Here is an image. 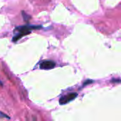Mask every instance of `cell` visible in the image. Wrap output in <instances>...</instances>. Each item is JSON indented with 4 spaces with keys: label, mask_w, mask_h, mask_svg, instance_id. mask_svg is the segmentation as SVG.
Here are the masks:
<instances>
[{
    "label": "cell",
    "mask_w": 121,
    "mask_h": 121,
    "mask_svg": "<svg viewBox=\"0 0 121 121\" xmlns=\"http://www.w3.org/2000/svg\"><path fill=\"white\" fill-rule=\"evenodd\" d=\"M37 28H40V26L26 25V26H23L17 27L16 28V30H17V33H16L15 36L13 37V41L16 42V41L18 40L23 36L26 35L28 34H30V33L31 32V30L37 29Z\"/></svg>",
    "instance_id": "obj_1"
},
{
    "label": "cell",
    "mask_w": 121,
    "mask_h": 121,
    "mask_svg": "<svg viewBox=\"0 0 121 121\" xmlns=\"http://www.w3.org/2000/svg\"><path fill=\"white\" fill-rule=\"evenodd\" d=\"M78 94L77 93H70V94H68L62 97H61V99H60V104L61 105H65V104H67L68 103H69L70 101H73L74 99H76L77 97Z\"/></svg>",
    "instance_id": "obj_2"
},
{
    "label": "cell",
    "mask_w": 121,
    "mask_h": 121,
    "mask_svg": "<svg viewBox=\"0 0 121 121\" xmlns=\"http://www.w3.org/2000/svg\"><path fill=\"white\" fill-rule=\"evenodd\" d=\"M55 67V63L53 61L51 60H45L43 61L40 65V67L42 69H45V70H48V69H53Z\"/></svg>",
    "instance_id": "obj_3"
},
{
    "label": "cell",
    "mask_w": 121,
    "mask_h": 121,
    "mask_svg": "<svg viewBox=\"0 0 121 121\" xmlns=\"http://www.w3.org/2000/svg\"><path fill=\"white\" fill-rule=\"evenodd\" d=\"M21 13H22V16H23V19H24V21H29V19L30 18V16H28L27 13H26L24 11H22L21 12Z\"/></svg>",
    "instance_id": "obj_4"
},
{
    "label": "cell",
    "mask_w": 121,
    "mask_h": 121,
    "mask_svg": "<svg viewBox=\"0 0 121 121\" xmlns=\"http://www.w3.org/2000/svg\"><path fill=\"white\" fill-rule=\"evenodd\" d=\"M0 118H9V117L7 116V115L3 113L2 112H0Z\"/></svg>",
    "instance_id": "obj_5"
}]
</instances>
